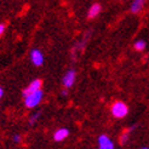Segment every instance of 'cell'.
I'll return each mask as SVG.
<instances>
[{"label": "cell", "mask_w": 149, "mask_h": 149, "mask_svg": "<svg viewBox=\"0 0 149 149\" xmlns=\"http://www.w3.org/2000/svg\"><path fill=\"white\" fill-rule=\"evenodd\" d=\"M91 34H92V31H91V29L86 31V32L84 33V35H83V38H81V39L75 44V45L72 47V50H70V56H72L73 59H77L78 56L85 50V47H86V45H87L88 40H90V38H91Z\"/></svg>", "instance_id": "obj_1"}, {"label": "cell", "mask_w": 149, "mask_h": 149, "mask_svg": "<svg viewBox=\"0 0 149 149\" xmlns=\"http://www.w3.org/2000/svg\"><path fill=\"white\" fill-rule=\"evenodd\" d=\"M110 113L116 119H124L129 114V107H127V104L124 103L123 101H116L111 104Z\"/></svg>", "instance_id": "obj_2"}, {"label": "cell", "mask_w": 149, "mask_h": 149, "mask_svg": "<svg viewBox=\"0 0 149 149\" xmlns=\"http://www.w3.org/2000/svg\"><path fill=\"white\" fill-rule=\"evenodd\" d=\"M42 97H44V92L42 90H39V91H35L31 95H28L24 97V106L29 109H33L35 107H38L40 102L42 101Z\"/></svg>", "instance_id": "obj_3"}, {"label": "cell", "mask_w": 149, "mask_h": 149, "mask_svg": "<svg viewBox=\"0 0 149 149\" xmlns=\"http://www.w3.org/2000/svg\"><path fill=\"white\" fill-rule=\"evenodd\" d=\"M75 79H77V72H75V69H68L65 72V74L63 75V78H62V85H63V87L64 88H70V87H73V85H74V83H75Z\"/></svg>", "instance_id": "obj_4"}, {"label": "cell", "mask_w": 149, "mask_h": 149, "mask_svg": "<svg viewBox=\"0 0 149 149\" xmlns=\"http://www.w3.org/2000/svg\"><path fill=\"white\" fill-rule=\"evenodd\" d=\"M31 62L35 65V67H41L44 64V61H45V57H44V54L40 49H32L31 50Z\"/></svg>", "instance_id": "obj_5"}, {"label": "cell", "mask_w": 149, "mask_h": 149, "mask_svg": "<svg viewBox=\"0 0 149 149\" xmlns=\"http://www.w3.org/2000/svg\"><path fill=\"white\" fill-rule=\"evenodd\" d=\"M41 87H42V80L41 79H35L23 90V96L26 97V96L31 95L35 91H39V90H41Z\"/></svg>", "instance_id": "obj_6"}, {"label": "cell", "mask_w": 149, "mask_h": 149, "mask_svg": "<svg viewBox=\"0 0 149 149\" xmlns=\"http://www.w3.org/2000/svg\"><path fill=\"white\" fill-rule=\"evenodd\" d=\"M147 1L148 0H132L131 4H130V12L133 13V15L139 13L144 9Z\"/></svg>", "instance_id": "obj_7"}, {"label": "cell", "mask_w": 149, "mask_h": 149, "mask_svg": "<svg viewBox=\"0 0 149 149\" xmlns=\"http://www.w3.org/2000/svg\"><path fill=\"white\" fill-rule=\"evenodd\" d=\"M98 148L100 149H114V143L107 135H101L98 137Z\"/></svg>", "instance_id": "obj_8"}, {"label": "cell", "mask_w": 149, "mask_h": 149, "mask_svg": "<svg viewBox=\"0 0 149 149\" xmlns=\"http://www.w3.org/2000/svg\"><path fill=\"white\" fill-rule=\"evenodd\" d=\"M102 12V5L100 3H93L87 10V18L93 19L97 16H100V13Z\"/></svg>", "instance_id": "obj_9"}, {"label": "cell", "mask_w": 149, "mask_h": 149, "mask_svg": "<svg viewBox=\"0 0 149 149\" xmlns=\"http://www.w3.org/2000/svg\"><path fill=\"white\" fill-rule=\"evenodd\" d=\"M69 130L65 129V127H62V129H58L55 131L54 133V139L55 142H62V141H64L67 137L69 136Z\"/></svg>", "instance_id": "obj_10"}, {"label": "cell", "mask_w": 149, "mask_h": 149, "mask_svg": "<svg viewBox=\"0 0 149 149\" xmlns=\"http://www.w3.org/2000/svg\"><path fill=\"white\" fill-rule=\"evenodd\" d=\"M136 127V125H133V126H131L130 129H127V130H125L123 133H121V136H120V144H125L126 142H127V139H129V137H130V133H131V131Z\"/></svg>", "instance_id": "obj_11"}, {"label": "cell", "mask_w": 149, "mask_h": 149, "mask_svg": "<svg viewBox=\"0 0 149 149\" xmlns=\"http://www.w3.org/2000/svg\"><path fill=\"white\" fill-rule=\"evenodd\" d=\"M133 47H135L136 51H144L146 47H147V42L143 39H138V40L135 41V45H133Z\"/></svg>", "instance_id": "obj_12"}, {"label": "cell", "mask_w": 149, "mask_h": 149, "mask_svg": "<svg viewBox=\"0 0 149 149\" xmlns=\"http://www.w3.org/2000/svg\"><path fill=\"white\" fill-rule=\"evenodd\" d=\"M40 113H39V111H38V113H34L31 118H29V124H31V125H34L36 121H38L39 120V118H40Z\"/></svg>", "instance_id": "obj_13"}, {"label": "cell", "mask_w": 149, "mask_h": 149, "mask_svg": "<svg viewBox=\"0 0 149 149\" xmlns=\"http://www.w3.org/2000/svg\"><path fill=\"white\" fill-rule=\"evenodd\" d=\"M5 31H6V26H5L4 23H0V38H1V36L4 35Z\"/></svg>", "instance_id": "obj_14"}, {"label": "cell", "mask_w": 149, "mask_h": 149, "mask_svg": "<svg viewBox=\"0 0 149 149\" xmlns=\"http://www.w3.org/2000/svg\"><path fill=\"white\" fill-rule=\"evenodd\" d=\"M12 139H13V142H15V143H19V142H21V135L16 133V135H13Z\"/></svg>", "instance_id": "obj_15"}, {"label": "cell", "mask_w": 149, "mask_h": 149, "mask_svg": "<svg viewBox=\"0 0 149 149\" xmlns=\"http://www.w3.org/2000/svg\"><path fill=\"white\" fill-rule=\"evenodd\" d=\"M61 95L63 96V97H65V96H67V95H68V91H67V88H64V90H62Z\"/></svg>", "instance_id": "obj_16"}, {"label": "cell", "mask_w": 149, "mask_h": 149, "mask_svg": "<svg viewBox=\"0 0 149 149\" xmlns=\"http://www.w3.org/2000/svg\"><path fill=\"white\" fill-rule=\"evenodd\" d=\"M4 96V90H3V87H0V98H1Z\"/></svg>", "instance_id": "obj_17"}, {"label": "cell", "mask_w": 149, "mask_h": 149, "mask_svg": "<svg viewBox=\"0 0 149 149\" xmlns=\"http://www.w3.org/2000/svg\"><path fill=\"white\" fill-rule=\"evenodd\" d=\"M141 149H149V148H148V147H142Z\"/></svg>", "instance_id": "obj_18"}, {"label": "cell", "mask_w": 149, "mask_h": 149, "mask_svg": "<svg viewBox=\"0 0 149 149\" xmlns=\"http://www.w3.org/2000/svg\"><path fill=\"white\" fill-rule=\"evenodd\" d=\"M120 1H126V0H120Z\"/></svg>", "instance_id": "obj_19"}]
</instances>
